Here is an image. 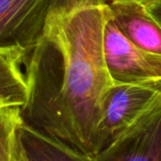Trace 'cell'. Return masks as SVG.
I'll use <instances>...</instances> for the list:
<instances>
[{
	"label": "cell",
	"instance_id": "cell-1",
	"mask_svg": "<svg viewBox=\"0 0 161 161\" xmlns=\"http://www.w3.org/2000/svg\"><path fill=\"white\" fill-rule=\"evenodd\" d=\"M106 0H52L44 29L25 58V124L88 156L113 85L104 58Z\"/></svg>",
	"mask_w": 161,
	"mask_h": 161
},
{
	"label": "cell",
	"instance_id": "cell-2",
	"mask_svg": "<svg viewBox=\"0 0 161 161\" xmlns=\"http://www.w3.org/2000/svg\"><path fill=\"white\" fill-rule=\"evenodd\" d=\"M159 105H161V82H114L106 93L102 107L98 151Z\"/></svg>",
	"mask_w": 161,
	"mask_h": 161
},
{
	"label": "cell",
	"instance_id": "cell-3",
	"mask_svg": "<svg viewBox=\"0 0 161 161\" xmlns=\"http://www.w3.org/2000/svg\"><path fill=\"white\" fill-rule=\"evenodd\" d=\"M104 58L113 82H161V54L141 50L118 30L109 17L104 29Z\"/></svg>",
	"mask_w": 161,
	"mask_h": 161
},
{
	"label": "cell",
	"instance_id": "cell-4",
	"mask_svg": "<svg viewBox=\"0 0 161 161\" xmlns=\"http://www.w3.org/2000/svg\"><path fill=\"white\" fill-rule=\"evenodd\" d=\"M93 161H161V105L92 156Z\"/></svg>",
	"mask_w": 161,
	"mask_h": 161
},
{
	"label": "cell",
	"instance_id": "cell-5",
	"mask_svg": "<svg viewBox=\"0 0 161 161\" xmlns=\"http://www.w3.org/2000/svg\"><path fill=\"white\" fill-rule=\"evenodd\" d=\"M52 0H0V47L29 52L44 29Z\"/></svg>",
	"mask_w": 161,
	"mask_h": 161
},
{
	"label": "cell",
	"instance_id": "cell-6",
	"mask_svg": "<svg viewBox=\"0 0 161 161\" xmlns=\"http://www.w3.org/2000/svg\"><path fill=\"white\" fill-rule=\"evenodd\" d=\"M112 21L118 30L141 50L161 54V25L136 0L108 1Z\"/></svg>",
	"mask_w": 161,
	"mask_h": 161
},
{
	"label": "cell",
	"instance_id": "cell-7",
	"mask_svg": "<svg viewBox=\"0 0 161 161\" xmlns=\"http://www.w3.org/2000/svg\"><path fill=\"white\" fill-rule=\"evenodd\" d=\"M18 161H93L92 156L36 130L25 121L17 131Z\"/></svg>",
	"mask_w": 161,
	"mask_h": 161
},
{
	"label": "cell",
	"instance_id": "cell-8",
	"mask_svg": "<svg viewBox=\"0 0 161 161\" xmlns=\"http://www.w3.org/2000/svg\"><path fill=\"white\" fill-rule=\"evenodd\" d=\"M27 54L20 47H0V108L25 105L28 84L21 65Z\"/></svg>",
	"mask_w": 161,
	"mask_h": 161
},
{
	"label": "cell",
	"instance_id": "cell-9",
	"mask_svg": "<svg viewBox=\"0 0 161 161\" xmlns=\"http://www.w3.org/2000/svg\"><path fill=\"white\" fill-rule=\"evenodd\" d=\"M22 121L20 107L0 108V161L16 160L17 131Z\"/></svg>",
	"mask_w": 161,
	"mask_h": 161
},
{
	"label": "cell",
	"instance_id": "cell-10",
	"mask_svg": "<svg viewBox=\"0 0 161 161\" xmlns=\"http://www.w3.org/2000/svg\"><path fill=\"white\" fill-rule=\"evenodd\" d=\"M138 3H140L152 18L161 25V0H140Z\"/></svg>",
	"mask_w": 161,
	"mask_h": 161
},
{
	"label": "cell",
	"instance_id": "cell-11",
	"mask_svg": "<svg viewBox=\"0 0 161 161\" xmlns=\"http://www.w3.org/2000/svg\"><path fill=\"white\" fill-rule=\"evenodd\" d=\"M106 1L108 3V1H114V0H106ZM137 1H140V0H137Z\"/></svg>",
	"mask_w": 161,
	"mask_h": 161
},
{
	"label": "cell",
	"instance_id": "cell-12",
	"mask_svg": "<svg viewBox=\"0 0 161 161\" xmlns=\"http://www.w3.org/2000/svg\"><path fill=\"white\" fill-rule=\"evenodd\" d=\"M16 149H17V148H16ZM14 161H18V160H17V157H16V160H14Z\"/></svg>",
	"mask_w": 161,
	"mask_h": 161
}]
</instances>
